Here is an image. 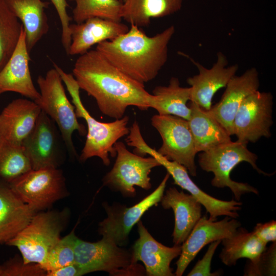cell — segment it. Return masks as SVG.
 <instances>
[{
	"label": "cell",
	"instance_id": "6da1fadb",
	"mask_svg": "<svg viewBox=\"0 0 276 276\" xmlns=\"http://www.w3.org/2000/svg\"><path fill=\"white\" fill-rule=\"evenodd\" d=\"M73 75L80 89L93 97L100 111L111 118H123L130 106L141 110L150 108L153 95L144 85L121 72L96 49L79 55Z\"/></svg>",
	"mask_w": 276,
	"mask_h": 276
},
{
	"label": "cell",
	"instance_id": "7a4b0ae2",
	"mask_svg": "<svg viewBox=\"0 0 276 276\" xmlns=\"http://www.w3.org/2000/svg\"><path fill=\"white\" fill-rule=\"evenodd\" d=\"M175 32L172 25L152 36L130 25L127 32L97 45L114 66L132 79L144 85L153 80L168 57V45Z\"/></svg>",
	"mask_w": 276,
	"mask_h": 276
},
{
	"label": "cell",
	"instance_id": "3957f363",
	"mask_svg": "<svg viewBox=\"0 0 276 276\" xmlns=\"http://www.w3.org/2000/svg\"><path fill=\"white\" fill-rule=\"evenodd\" d=\"M54 66L60 74L72 98L77 118H83L87 124L86 139L79 157L80 161L85 162L96 156L108 166L110 163V156L113 157L117 155L115 143L129 132L127 127L129 117L124 116L108 123L96 120L83 104L80 96V89L73 74L66 73L55 63Z\"/></svg>",
	"mask_w": 276,
	"mask_h": 276
},
{
	"label": "cell",
	"instance_id": "277c9868",
	"mask_svg": "<svg viewBox=\"0 0 276 276\" xmlns=\"http://www.w3.org/2000/svg\"><path fill=\"white\" fill-rule=\"evenodd\" d=\"M247 145L246 143L231 141L201 152L198 155L200 167L214 174L211 185L217 188H228L237 201H240L242 195L246 193L259 194L258 190L249 184L232 179L231 173L238 165L245 162L259 174L270 175L258 167V156L248 150Z\"/></svg>",
	"mask_w": 276,
	"mask_h": 276
},
{
	"label": "cell",
	"instance_id": "5b68a950",
	"mask_svg": "<svg viewBox=\"0 0 276 276\" xmlns=\"http://www.w3.org/2000/svg\"><path fill=\"white\" fill-rule=\"evenodd\" d=\"M68 218L67 209L38 212L27 226L6 244L19 250L25 263L39 265L61 239Z\"/></svg>",
	"mask_w": 276,
	"mask_h": 276
},
{
	"label": "cell",
	"instance_id": "8992f818",
	"mask_svg": "<svg viewBox=\"0 0 276 276\" xmlns=\"http://www.w3.org/2000/svg\"><path fill=\"white\" fill-rule=\"evenodd\" d=\"M75 262L85 274L103 271L113 276H140L145 268L134 259L132 251L103 238L90 242L78 238L75 246Z\"/></svg>",
	"mask_w": 276,
	"mask_h": 276
},
{
	"label": "cell",
	"instance_id": "52a82bcc",
	"mask_svg": "<svg viewBox=\"0 0 276 276\" xmlns=\"http://www.w3.org/2000/svg\"><path fill=\"white\" fill-rule=\"evenodd\" d=\"M62 82L60 74L54 67L49 70L45 76H39L37 83L40 98L36 103L56 124L67 148L75 155L73 133L78 131L83 135L86 130L77 120L75 106L68 100Z\"/></svg>",
	"mask_w": 276,
	"mask_h": 276
},
{
	"label": "cell",
	"instance_id": "ba28073f",
	"mask_svg": "<svg viewBox=\"0 0 276 276\" xmlns=\"http://www.w3.org/2000/svg\"><path fill=\"white\" fill-rule=\"evenodd\" d=\"M13 191L36 212L67 196L65 178L58 168L32 169L9 183Z\"/></svg>",
	"mask_w": 276,
	"mask_h": 276
},
{
	"label": "cell",
	"instance_id": "9c48e42d",
	"mask_svg": "<svg viewBox=\"0 0 276 276\" xmlns=\"http://www.w3.org/2000/svg\"><path fill=\"white\" fill-rule=\"evenodd\" d=\"M114 148L117 158L112 168L104 177L103 185L125 197L135 196V186L150 189L149 174L153 168L161 166L160 164L151 156L144 157L130 152L122 142H117Z\"/></svg>",
	"mask_w": 276,
	"mask_h": 276
},
{
	"label": "cell",
	"instance_id": "30bf717a",
	"mask_svg": "<svg viewBox=\"0 0 276 276\" xmlns=\"http://www.w3.org/2000/svg\"><path fill=\"white\" fill-rule=\"evenodd\" d=\"M151 123L162 140L158 153L183 166L191 175L196 176L195 158L198 153L188 121L173 115L158 114L151 118Z\"/></svg>",
	"mask_w": 276,
	"mask_h": 276
},
{
	"label": "cell",
	"instance_id": "8fae6325",
	"mask_svg": "<svg viewBox=\"0 0 276 276\" xmlns=\"http://www.w3.org/2000/svg\"><path fill=\"white\" fill-rule=\"evenodd\" d=\"M170 176L167 172L152 193L131 207L103 204L107 217L99 223L98 228L102 238L119 246L125 245L133 226L148 209L160 201Z\"/></svg>",
	"mask_w": 276,
	"mask_h": 276
},
{
	"label": "cell",
	"instance_id": "7c38bea8",
	"mask_svg": "<svg viewBox=\"0 0 276 276\" xmlns=\"http://www.w3.org/2000/svg\"><path fill=\"white\" fill-rule=\"evenodd\" d=\"M273 96L270 92L258 90L242 102L233 122L232 135L240 142L256 143L262 137L271 136L273 124Z\"/></svg>",
	"mask_w": 276,
	"mask_h": 276
},
{
	"label": "cell",
	"instance_id": "4fadbf2b",
	"mask_svg": "<svg viewBox=\"0 0 276 276\" xmlns=\"http://www.w3.org/2000/svg\"><path fill=\"white\" fill-rule=\"evenodd\" d=\"M241 226L236 218L228 216L220 221L212 220L205 216L201 217L181 244V253L176 263L175 275L181 276L204 246L229 237Z\"/></svg>",
	"mask_w": 276,
	"mask_h": 276
},
{
	"label": "cell",
	"instance_id": "5bb4252c",
	"mask_svg": "<svg viewBox=\"0 0 276 276\" xmlns=\"http://www.w3.org/2000/svg\"><path fill=\"white\" fill-rule=\"evenodd\" d=\"M197 67L198 74L189 77L187 82L190 85L191 99L203 109L209 110L215 94L220 89L225 87L231 79L239 69L237 64L227 66L226 56L219 52L216 61L210 68L193 61Z\"/></svg>",
	"mask_w": 276,
	"mask_h": 276
},
{
	"label": "cell",
	"instance_id": "9a60e30c",
	"mask_svg": "<svg viewBox=\"0 0 276 276\" xmlns=\"http://www.w3.org/2000/svg\"><path fill=\"white\" fill-rule=\"evenodd\" d=\"M21 145L32 169L58 168L61 158L54 122L42 110L34 127Z\"/></svg>",
	"mask_w": 276,
	"mask_h": 276
},
{
	"label": "cell",
	"instance_id": "2e32d148",
	"mask_svg": "<svg viewBox=\"0 0 276 276\" xmlns=\"http://www.w3.org/2000/svg\"><path fill=\"white\" fill-rule=\"evenodd\" d=\"M151 155L166 168L175 185L189 192L204 207L210 215L209 218L217 220V217L221 216L233 218L239 217L238 211L241 210V202L234 199L220 200L208 194L194 182L183 166L167 159L156 150H154Z\"/></svg>",
	"mask_w": 276,
	"mask_h": 276
},
{
	"label": "cell",
	"instance_id": "e0dca14e",
	"mask_svg": "<svg viewBox=\"0 0 276 276\" xmlns=\"http://www.w3.org/2000/svg\"><path fill=\"white\" fill-rule=\"evenodd\" d=\"M30 60L23 28L14 51L0 71V95L14 92L35 102L39 100L40 93L34 85L29 68Z\"/></svg>",
	"mask_w": 276,
	"mask_h": 276
},
{
	"label": "cell",
	"instance_id": "ac0fdd59",
	"mask_svg": "<svg viewBox=\"0 0 276 276\" xmlns=\"http://www.w3.org/2000/svg\"><path fill=\"white\" fill-rule=\"evenodd\" d=\"M137 224L139 237L131 250L135 260L143 262L147 275H175L170 264L179 256L181 245L166 246L152 236L141 221Z\"/></svg>",
	"mask_w": 276,
	"mask_h": 276
},
{
	"label": "cell",
	"instance_id": "d6986e66",
	"mask_svg": "<svg viewBox=\"0 0 276 276\" xmlns=\"http://www.w3.org/2000/svg\"><path fill=\"white\" fill-rule=\"evenodd\" d=\"M260 86L259 73L255 67L240 76L235 75L228 82L220 101L209 110L228 134L232 135L233 122L243 101Z\"/></svg>",
	"mask_w": 276,
	"mask_h": 276
},
{
	"label": "cell",
	"instance_id": "ffe728a7",
	"mask_svg": "<svg viewBox=\"0 0 276 276\" xmlns=\"http://www.w3.org/2000/svg\"><path fill=\"white\" fill-rule=\"evenodd\" d=\"M129 28L121 21L100 17L88 19L80 24H70L71 43L68 55H80L94 45L112 40L127 32Z\"/></svg>",
	"mask_w": 276,
	"mask_h": 276
},
{
	"label": "cell",
	"instance_id": "44dd1931",
	"mask_svg": "<svg viewBox=\"0 0 276 276\" xmlns=\"http://www.w3.org/2000/svg\"><path fill=\"white\" fill-rule=\"evenodd\" d=\"M41 111L34 101L19 98L9 103L0 113V137L21 145L34 127Z\"/></svg>",
	"mask_w": 276,
	"mask_h": 276
},
{
	"label": "cell",
	"instance_id": "7402d4cb",
	"mask_svg": "<svg viewBox=\"0 0 276 276\" xmlns=\"http://www.w3.org/2000/svg\"><path fill=\"white\" fill-rule=\"evenodd\" d=\"M160 202L164 209H171L173 211V242L181 245L202 217V205L192 195L179 191L175 187L169 188Z\"/></svg>",
	"mask_w": 276,
	"mask_h": 276
},
{
	"label": "cell",
	"instance_id": "603a6c76",
	"mask_svg": "<svg viewBox=\"0 0 276 276\" xmlns=\"http://www.w3.org/2000/svg\"><path fill=\"white\" fill-rule=\"evenodd\" d=\"M36 213L9 186L0 184V244L14 237Z\"/></svg>",
	"mask_w": 276,
	"mask_h": 276
},
{
	"label": "cell",
	"instance_id": "cb8c5ba5",
	"mask_svg": "<svg viewBox=\"0 0 276 276\" xmlns=\"http://www.w3.org/2000/svg\"><path fill=\"white\" fill-rule=\"evenodd\" d=\"M19 20L26 34L28 52L48 32L49 25L45 10L50 3L42 0H3Z\"/></svg>",
	"mask_w": 276,
	"mask_h": 276
},
{
	"label": "cell",
	"instance_id": "d4e9b609",
	"mask_svg": "<svg viewBox=\"0 0 276 276\" xmlns=\"http://www.w3.org/2000/svg\"><path fill=\"white\" fill-rule=\"evenodd\" d=\"M191 116L188 121L197 153L231 142V135L210 113L196 103L190 101Z\"/></svg>",
	"mask_w": 276,
	"mask_h": 276
},
{
	"label": "cell",
	"instance_id": "484cf974",
	"mask_svg": "<svg viewBox=\"0 0 276 276\" xmlns=\"http://www.w3.org/2000/svg\"><path fill=\"white\" fill-rule=\"evenodd\" d=\"M183 0H126L123 3L121 18L139 28L149 25L151 19L179 11Z\"/></svg>",
	"mask_w": 276,
	"mask_h": 276
},
{
	"label": "cell",
	"instance_id": "4316f807",
	"mask_svg": "<svg viewBox=\"0 0 276 276\" xmlns=\"http://www.w3.org/2000/svg\"><path fill=\"white\" fill-rule=\"evenodd\" d=\"M150 108L158 114L173 115L188 121L191 109L187 103L191 99V88L180 86L179 79L172 77L168 86H157L152 91Z\"/></svg>",
	"mask_w": 276,
	"mask_h": 276
},
{
	"label": "cell",
	"instance_id": "83f0119b",
	"mask_svg": "<svg viewBox=\"0 0 276 276\" xmlns=\"http://www.w3.org/2000/svg\"><path fill=\"white\" fill-rule=\"evenodd\" d=\"M221 242L223 248L219 258L227 266H235L237 261L242 258L255 260L267 247V244L260 240L252 232H249L241 226Z\"/></svg>",
	"mask_w": 276,
	"mask_h": 276
},
{
	"label": "cell",
	"instance_id": "f1b7e54d",
	"mask_svg": "<svg viewBox=\"0 0 276 276\" xmlns=\"http://www.w3.org/2000/svg\"><path fill=\"white\" fill-rule=\"evenodd\" d=\"M32 169L22 145L0 137V178L9 183Z\"/></svg>",
	"mask_w": 276,
	"mask_h": 276
},
{
	"label": "cell",
	"instance_id": "f546056e",
	"mask_svg": "<svg viewBox=\"0 0 276 276\" xmlns=\"http://www.w3.org/2000/svg\"><path fill=\"white\" fill-rule=\"evenodd\" d=\"M76 4L73 18L80 24L93 17L121 21L123 2L119 0H67Z\"/></svg>",
	"mask_w": 276,
	"mask_h": 276
},
{
	"label": "cell",
	"instance_id": "4dcf8cb0",
	"mask_svg": "<svg viewBox=\"0 0 276 276\" xmlns=\"http://www.w3.org/2000/svg\"><path fill=\"white\" fill-rule=\"evenodd\" d=\"M23 26L3 0H0V71L14 51Z\"/></svg>",
	"mask_w": 276,
	"mask_h": 276
},
{
	"label": "cell",
	"instance_id": "1f68e13d",
	"mask_svg": "<svg viewBox=\"0 0 276 276\" xmlns=\"http://www.w3.org/2000/svg\"><path fill=\"white\" fill-rule=\"evenodd\" d=\"M77 239L74 228L68 235L61 238L39 266L47 272L74 263L75 246Z\"/></svg>",
	"mask_w": 276,
	"mask_h": 276
},
{
	"label": "cell",
	"instance_id": "d6a6232c",
	"mask_svg": "<svg viewBox=\"0 0 276 276\" xmlns=\"http://www.w3.org/2000/svg\"><path fill=\"white\" fill-rule=\"evenodd\" d=\"M276 275V242L255 260L249 261L245 265L244 275L275 276Z\"/></svg>",
	"mask_w": 276,
	"mask_h": 276
},
{
	"label": "cell",
	"instance_id": "836d02e7",
	"mask_svg": "<svg viewBox=\"0 0 276 276\" xmlns=\"http://www.w3.org/2000/svg\"><path fill=\"white\" fill-rule=\"evenodd\" d=\"M38 264L25 263L22 258L14 257L0 265V276H45Z\"/></svg>",
	"mask_w": 276,
	"mask_h": 276
},
{
	"label": "cell",
	"instance_id": "e575fe53",
	"mask_svg": "<svg viewBox=\"0 0 276 276\" xmlns=\"http://www.w3.org/2000/svg\"><path fill=\"white\" fill-rule=\"evenodd\" d=\"M58 14L62 28L61 42L66 54H68L71 43L70 30L71 17L68 15L67 8L68 7L67 0H50Z\"/></svg>",
	"mask_w": 276,
	"mask_h": 276
},
{
	"label": "cell",
	"instance_id": "d590c367",
	"mask_svg": "<svg viewBox=\"0 0 276 276\" xmlns=\"http://www.w3.org/2000/svg\"><path fill=\"white\" fill-rule=\"evenodd\" d=\"M221 240H217L210 243L208 249L203 258L198 261L193 268L188 274L189 276H216L219 274L217 271L211 272V264L216 248Z\"/></svg>",
	"mask_w": 276,
	"mask_h": 276
},
{
	"label": "cell",
	"instance_id": "8d00e7d4",
	"mask_svg": "<svg viewBox=\"0 0 276 276\" xmlns=\"http://www.w3.org/2000/svg\"><path fill=\"white\" fill-rule=\"evenodd\" d=\"M252 233L266 244L270 242H276V221L271 220L264 223H257Z\"/></svg>",
	"mask_w": 276,
	"mask_h": 276
},
{
	"label": "cell",
	"instance_id": "74e56055",
	"mask_svg": "<svg viewBox=\"0 0 276 276\" xmlns=\"http://www.w3.org/2000/svg\"><path fill=\"white\" fill-rule=\"evenodd\" d=\"M86 274L75 262L58 269L48 271L45 276H81Z\"/></svg>",
	"mask_w": 276,
	"mask_h": 276
},
{
	"label": "cell",
	"instance_id": "f35d334b",
	"mask_svg": "<svg viewBox=\"0 0 276 276\" xmlns=\"http://www.w3.org/2000/svg\"><path fill=\"white\" fill-rule=\"evenodd\" d=\"M126 0H122V2L123 3Z\"/></svg>",
	"mask_w": 276,
	"mask_h": 276
}]
</instances>
